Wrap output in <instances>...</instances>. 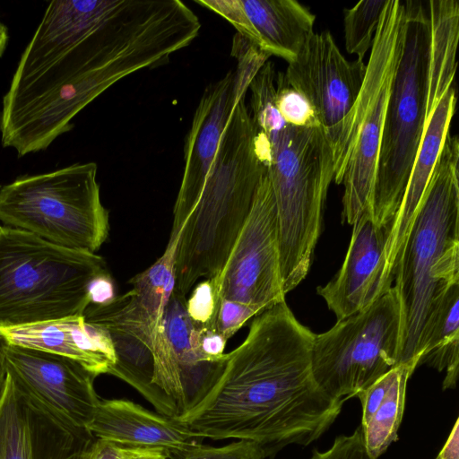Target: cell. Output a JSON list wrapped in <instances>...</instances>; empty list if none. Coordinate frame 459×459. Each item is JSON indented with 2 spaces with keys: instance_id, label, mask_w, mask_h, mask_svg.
Returning <instances> with one entry per match:
<instances>
[{
  "instance_id": "26",
  "label": "cell",
  "mask_w": 459,
  "mask_h": 459,
  "mask_svg": "<svg viewBox=\"0 0 459 459\" xmlns=\"http://www.w3.org/2000/svg\"><path fill=\"white\" fill-rule=\"evenodd\" d=\"M0 459H35L31 410L8 374L0 391Z\"/></svg>"
},
{
  "instance_id": "17",
  "label": "cell",
  "mask_w": 459,
  "mask_h": 459,
  "mask_svg": "<svg viewBox=\"0 0 459 459\" xmlns=\"http://www.w3.org/2000/svg\"><path fill=\"white\" fill-rule=\"evenodd\" d=\"M456 91L451 86L429 117L400 207L388 226L384 250L383 281L392 287L395 266L411 229L455 111Z\"/></svg>"
},
{
  "instance_id": "41",
  "label": "cell",
  "mask_w": 459,
  "mask_h": 459,
  "mask_svg": "<svg viewBox=\"0 0 459 459\" xmlns=\"http://www.w3.org/2000/svg\"><path fill=\"white\" fill-rule=\"evenodd\" d=\"M0 228H1V226H0Z\"/></svg>"
},
{
  "instance_id": "6",
  "label": "cell",
  "mask_w": 459,
  "mask_h": 459,
  "mask_svg": "<svg viewBox=\"0 0 459 459\" xmlns=\"http://www.w3.org/2000/svg\"><path fill=\"white\" fill-rule=\"evenodd\" d=\"M108 271L92 253L0 228V329L82 316L94 278Z\"/></svg>"
},
{
  "instance_id": "3",
  "label": "cell",
  "mask_w": 459,
  "mask_h": 459,
  "mask_svg": "<svg viewBox=\"0 0 459 459\" xmlns=\"http://www.w3.org/2000/svg\"><path fill=\"white\" fill-rule=\"evenodd\" d=\"M248 91L255 143L274 196L281 284L286 295L310 269L327 191L334 178V156L320 126H292L281 117L275 104L273 74H257Z\"/></svg>"
},
{
  "instance_id": "4",
  "label": "cell",
  "mask_w": 459,
  "mask_h": 459,
  "mask_svg": "<svg viewBox=\"0 0 459 459\" xmlns=\"http://www.w3.org/2000/svg\"><path fill=\"white\" fill-rule=\"evenodd\" d=\"M247 91L234 85V105L214 160L180 233L174 291L183 297L200 278H213L221 272L266 171L255 143Z\"/></svg>"
},
{
  "instance_id": "36",
  "label": "cell",
  "mask_w": 459,
  "mask_h": 459,
  "mask_svg": "<svg viewBox=\"0 0 459 459\" xmlns=\"http://www.w3.org/2000/svg\"><path fill=\"white\" fill-rule=\"evenodd\" d=\"M436 459H459V420L456 419L452 430Z\"/></svg>"
},
{
  "instance_id": "10",
  "label": "cell",
  "mask_w": 459,
  "mask_h": 459,
  "mask_svg": "<svg viewBox=\"0 0 459 459\" xmlns=\"http://www.w3.org/2000/svg\"><path fill=\"white\" fill-rule=\"evenodd\" d=\"M404 33L403 2L387 0L355 104L348 158L342 178L344 186L342 219L350 225L363 213L370 212L385 114Z\"/></svg>"
},
{
  "instance_id": "13",
  "label": "cell",
  "mask_w": 459,
  "mask_h": 459,
  "mask_svg": "<svg viewBox=\"0 0 459 459\" xmlns=\"http://www.w3.org/2000/svg\"><path fill=\"white\" fill-rule=\"evenodd\" d=\"M6 360L8 376L31 407L67 430H88L100 400L97 376L69 358L12 342Z\"/></svg>"
},
{
  "instance_id": "30",
  "label": "cell",
  "mask_w": 459,
  "mask_h": 459,
  "mask_svg": "<svg viewBox=\"0 0 459 459\" xmlns=\"http://www.w3.org/2000/svg\"><path fill=\"white\" fill-rule=\"evenodd\" d=\"M186 312L195 329L215 328L217 301L212 279H205L192 290L186 302Z\"/></svg>"
},
{
  "instance_id": "33",
  "label": "cell",
  "mask_w": 459,
  "mask_h": 459,
  "mask_svg": "<svg viewBox=\"0 0 459 459\" xmlns=\"http://www.w3.org/2000/svg\"><path fill=\"white\" fill-rule=\"evenodd\" d=\"M309 459H375L367 451L361 427L351 435L336 437L325 451L315 449Z\"/></svg>"
},
{
  "instance_id": "25",
  "label": "cell",
  "mask_w": 459,
  "mask_h": 459,
  "mask_svg": "<svg viewBox=\"0 0 459 459\" xmlns=\"http://www.w3.org/2000/svg\"><path fill=\"white\" fill-rule=\"evenodd\" d=\"M105 329L109 334L116 356V362L108 374L135 388L157 412L171 418L178 417L174 401L153 382L154 359L149 346L125 331L112 327Z\"/></svg>"
},
{
  "instance_id": "40",
  "label": "cell",
  "mask_w": 459,
  "mask_h": 459,
  "mask_svg": "<svg viewBox=\"0 0 459 459\" xmlns=\"http://www.w3.org/2000/svg\"><path fill=\"white\" fill-rule=\"evenodd\" d=\"M169 459H170V458H169Z\"/></svg>"
},
{
  "instance_id": "29",
  "label": "cell",
  "mask_w": 459,
  "mask_h": 459,
  "mask_svg": "<svg viewBox=\"0 0 459 459\" xmlns=\"http://www.w3.org/2000/svg\"><path fill=\"white\" fill-rule=\"evenodd\" d=\"M264 449L256 443L239 439L214 447L198 444L169 454L170 459H264Z\"/></svg>"
},
{
  "instance_id": "24",
  "label": "cell",
  "mask_w": 459,
  "mask_h": 459,
  "mask_svg": "<svg viewBox=\"0 0 459 459\" xmlns=\"http://www.w3.org/2000/svg\"><path fill=\"white\" fill-rule=\"evenodd\" d=\"M459 282L444 287L435 297L427 319L418 367L446 370L443 390L455 388L459 370Z\"/></svg>"
},
{
  "instance_id": "22",
  "label": "cell",
  "mask_w": 459,
  "mask_h": 459,
  "mask_svg": "<svg viewBox=\"0 0 459 459\" xmlns=\"http://www.w3.org/2000/svg\"><path fill=\"white\" fill-rule=\"evenodd\" d=\"M413 372L411 367L400 364L356 395L362 405L360 427L365 447L375 459L397 439L406 385Z\"/></svg>"
},
{
  "instance_id": "20",
  "label": "cell",
  "mask_w": 459,
  "mask_h": 459,
  "mask_svg": "<svg viewBox=\"0 0 459 459\" xmlns=\"http://www.w3.org/2000/svg\"><path fill=\"white\" fill-rule=\"evenodd\" d=\"M179 238H169L162 255L133 277L129 281L131 290L116 299V311L120 320L152 345L162 328L165 308L175 290Z\"/></svg>"
},
{
  "instance_id": "19",
  "label": "cell",
  "mask_w": 459,
  "mask_h": 459,
  "mask_svg": "<svg viewBox=\"0 0 459 459\" xmlns=\"http://www.w3.org/2000/svg\"><path fill=\"white\" fill-rule=\"evenodd\" d=\"M0 330L12 343L69 358L95 376L108 374L116 362L108 331L82 316Z\"/></svg>"
},
{
  "instance_id": "1",
  "label": "cell",
  "mask_w": 459,
  "mask_h": 459,
  "mask_svg": "<svg viewBox=\"0 0 459 459\" xmlns=\"http://www.w3.org/2000/svg\"><path fill=\"white\" fill-rule=\"evenodd\" d=\"M200 29L180 0L51 1L3 97L2 146L45 151L107 89L168 63Z\"/></svg>"
},
{
  "instance_id": "31",
  "label": "cell",
  "mask_w": 459,
  "mask_h": 459,
  "mask_svg": "<svg viewBox=\"0 0 459 459\" xmlns=\"http://www.w3.org/2000/svg\"><path fill=\"white\" fill-rule=\"evenodd\" d=\"M167 450L159 447L126 446L95 438L84 452V459H169Z\"/></svg>"
},
{
  "instance_id": "32",
  "label": "cell",
  "mask_w": 459,
  "mask_h": 459,
  "mask_svg": "<svg viewBox=\"0 0 459 459\" xmlns=\"http://www.w3.org/2000/svg\"><path fill=\"white\" fill-rule=\"evenodd\" d=\"M262 312L255 307L233 300L221 299L217 306L215 329L229 340L247 320Z\"/></svg>"
},
{
  "instance_id": "12",
  "label": "cell",
  "mask_w": 459,
  "mask_h": 459,
  "mask_svg": "<svg viewBox=\"0 0 459 459\" xmlns=\"http://www.w3.org/2000/svg\"><path fill=\"white\" fill-rule=\"evenodd\" d=\"M211 279L217 306L229 299L264 311L285 301L276 206L266 171L221 272Z\"/></svg>"
},
{
  "instance_id": "2",
  "label": "cell",
  "mask_w": 459,
  "mask_h": 459,
  "mask_svg": "<svg viewBox=\"0 0 459 459\" xmlns=\"http://www.w3.org/2000/svg\"><path fill=\"white\" fill-rule=\"evenodd\" d=\"M314 337L286 301L263 311L244 342L227 353L207 394L176 419L203 438L253 441L266 457L290 445L313 443L344 403L329 396L314 378Z\"/></svg>"
},
{
  "instance_id": "18",
  "label": "cell",
  "mask_w": 459,
  "mask_h": 459,
  "mask_svg": "<svg viewBox=\"0 0 459 459\" xmlns=\"http://www.w3.org/2000/svg\"><path fill=\"white\" fill-rule=\"evenodd\" d=\"M87 429L96 438L131 446L163 448L169 454L204 440L176 418L124 399L100 400Z\"/></svg>"
},
{
  "instance_id": "16",
  "label": "cell",
  "mask_w": 459,
  "mask_h": 459,
  "mask_svg": "<svg viewBox=\"0 0 459 459\" xmlns=\"http://www.w3.org/2000/svg\"><path fill=\"white\" fill-rule=\"evenodd\" d=\"M352 226L342 267L316 290L337 321L366 308L389 290L383 281L388 227L376 225L369 212L363 213Z\"/></svg>"
},
{
  "instance_id": "35",
  "label": "cell",
  "mask_w": 459,
  "mask_h": 459,
  "mask_svg": "<svg viewBox=\"0 0 459 459\" xmlns=\"http://www.w3.org/2000/svg\"><path fill=\"white\" fill-rule=\"evenodd\" d=\"M116 297L114 281L109 272L105 271L97 275L90 287L91 304L105 305Z\"/></svg>"
},
{
  "instance_id": "27",
  "label": "cell",
  "mask_w": 459,
  "mask_h": 459,
  "mask_svg": "<svg viewBox=\"0 0 459 459\" xmlns=\"http://www.w3.org/2000/svg\"><path fill=\"white\" fill-rule=\"evenodd\" d=\"M387 0H362L343 10L346 51L363 60L371 49Z\"/></svg>"
},
{
  "instance_id": "28",
  "label": "cell",
  "mask_w": 459,
  "mask_h": 459,
  "mask_svg": "<svg viewBox=\"0 0 459 459\" xmlns=\"http://www.w3.org/2000/svg\"><path fill=\"white\" fill-rule=\"evenodd\" d=\"M275 84L276 108L286 123L297 126H320L306 100L286 82L283 73H276Z\"/></svg>"
},
{
  "instance_id": "11",
  "label": "cell",
  "mask_w": 459,
  "mask_h": 459,
  "mask_svg": "<svg viewBox=\"0 0 459 459\" xmlns=\"http://www.w3.org/2000/svg\"><path fill=\"white\" fill-rule=\"evenodd\" d=\"M367 71L363 60L350 61L331 32H313L283 73L286 82L312 108L333 149V181L341 185L348 158L355 104Z\"/></svg>"
},
{
  "instance_id": "15",
  "label": "cell",
  "mask_w": 459,
  "mask_h": 459,
  "mask_svg": "<svg viewBox=\"0 0 459 459\" xmlns=\"http://www.w3.org/2000/svg\"><path fill=\"white\" fill-rule=\"evenodd\" d=\"M262 51L292 62L314 32L316 15L295 0H195Z\"/></svg>"
},
{
  "instance_id": "37",
  "label": "cell",
  "mask_w": 459,
  "mask_h": 459,
  "mask_svg": "<svg viewBox=\"0 0 459 459\" xmlns=\"http://www.w3.org/2000/svg\"><path fill=\"white\" fill-rule=\"evenodd\" d=\"M11 342L8 337L0 330V391L7 377V350Z\"/></svg>"
},
{
  "instance_id": "21",
  "label": "cell",
  "mask_w": 459,
  "mask_h": 459,
  "mask_svg": "<svg viewBox=\"0 0 459 459\" xmlns=\"http://www.w3.org/2000/svg\"><path fill=\"white\" fill-rule=\"evenodd\" d=\"M186 297L173 291L165 308L163 326L176 354L182 400L178 416L196 405L221 375L227 358L207 360L199 351L186 307Z\"/></svg>"
},
{
  "instance_id": "39",
  "label": "cell",
  "mask_w": 459,
  "mask_h": 459,
  "mask_svg": "<svg viewBox=\"0 0 459 459\" xmlns=\"http://www.w3.org/2000/svg\"><path fill=\"white\" fill-rule=\"evenodd\" d=\"M89 446L82 448L81 450H78V451L69 455L68 456L65 457L64 459H84V452L86 451V449Z\"/></svg>"
},
{
  "instance_id": "8",
  "label": "cell",
  "mask_w": 459,
  "mask_h": 459,
  "mask_svg": "<svg viewBox=\"0 0 459 459\" xmlns=\"http://www.w3.org/2000/svg\"><path fill=\"white\" fill-rule=\"evenodd\" d=\"M405 33L386 105L370 213L378 227L394 220L426 126L429 26L425 2L407 0Z\"/></svg>"
},
{
  "instance_id": "38",
  "label": "cell",
  "mask_w": 459,
  "mask_h": 459,
  "mask_svg": "<svg viewBox=\"0 0 459 459\" xmlns=\"http://www.w3.org/2000/svg\"><path fill=\"white\" fill-rule=\"evenodd\" d=\"M9 39L7 27L0 22V57L3 56Z\"/></svg>"
},
{
  "instance_id": "7",
  "label": "cell",
  "mask_w": 459,
  "mask_h": 459,
  "mask_svg": "<svg viewBox=\"0 0 459 459\" xmlns=\"http://www.w3.org/2000/svg\"><path fill=\"white\" fill-rule=\"evenodd\" d=\"M95 162L23 176L0 187V221L51 244L95 254L108 238Z\"/></svg>"
},
{
  "instance_id": "34",
  "label": "cell",
  "mask_w": 459,
  "mask_h": 459,
  "mask_svg": "<svg viewBox=\"0 0 459 459\" xmlns=\"http://www.w3.org/2000/svg\"><path fill=\"white\" fill-rule=\"evenodd\" d=\"M195 339L199 351L207 360L224 358L223 351L228 340L215 328L195 329Z\"/></svg>"
},
{
  "instance_id": "5",
  "label": "cell",
  "mask_w": 459,
  "mask_h": 459,
  "mask_svg": "<svg viewBox=\"0 0 459 459\" xmlns=\"http://www.w3.org/2000/svg\"><path fill=\"white\" fill-rule=\"evenodd\" d=\"M402 312L400 364L418 368L432 302L459 282V140L446 135L394 273Z\"/></svg>"
},
{
  "instance_id": "23",
  "label": "cell",
  "mask_w": 459,
  "mask_h": 459,
  "mask_svg": "<svg viewBox=\"0 0 459 459\" xmlns=\"http://www.w3.org/2000/svg\"><path fill=\"white\" fill-rule=\"evenodd\" d=\"M429 26L426 122L446 91L454 85L459 39V4L455 0L425 2Z\"/></svg>"
},
{
  "instance_id": "14",
  "label": "cell",
  "mask_w": 459,
  "mask_h": 459,
  "mask_svg": "<svg viewBox=\"0 0 459 459\" xmlns=\"http://www.w3.org/2000/svg\"><path fill=\"white\" fill-rule=\"evenodd\" d=\"M234 101L233 69L205 88L195 111L185 139L183 177L169 238L180 236L201 195Z\"/></svg>"
},
{
  "instance_id": "9",
  "label": "cell",
  "mask_w": 459,
  "mask_h": 459,
  "mask_svg": "<svg viewBox=\"0 0 459 459\" xmlns=\"http://www.w3.org/2000/svg\"><path fill=\"white\" fill-rule=\"evenodd\" d=\"M402 312L394 287L366 308L316 334L311 368L320 388L346 401L400 365Z\"/></svg>"
}]
</instances>
